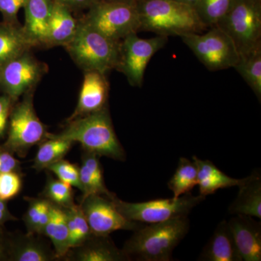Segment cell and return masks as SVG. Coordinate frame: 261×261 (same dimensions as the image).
Returning <instances> with one entry per match:
<instances>
[{
  "label": "cell",
  "mask_w": 261,
  "mask_h": 261,
  "mask_svg": "<svg viewBox=\"0 0 261 261\" xmlns=\"http://www.w3.org/2000/svg\"><path fill=\"white\" fill-rule=\"evenodd\" d=\"M15 102L6 94L0 95V139L4 137L8 129L10 112Z\"/></svg>",
  "instance_id": "cell-35"
},
{
  "label": "cell",
  "mask_w": 261,
  "mask_h": 261,
  "mask_svg": "<svg viewBox=\"0 0 261 261\" xmlns=\"http://www.w3.org/2000/svg\"><path fill=\"white\" fill-rule=\"evenodd\" d=\"M20 163L13 153L5 149L3 146L0 147V173L11 172L20 173Z\"/></svg>",
  "instance_id": "cell-36"
},
{
  "label": "cell",
  "mask_w": 261,
  "mask_h": 261,
  "mask_svg": "<svg viewBox=\"0 0 261 261\" xmlns=\"http://www.w3.org/2000/svg\"><path fill=\"white\" fill-rule=\"evenodd\" d=\"M79 142L85 152L124 161L126 152L118 140L108 106L97 112L68 121L61 133L55 135Z\"/></svg>",
  "instance_id": "cell-1"
},
{
  "label": "cell",
  "mask_w": 261,
  "mask_h": 261,
  "mask_svg": "<svg viewBox=\"0 0 261 261\" xmlns=\"http://www.w3.org/2000/svg\"><path fill=\"white\" fill-rule=\"evenodd\" d=\"M22 177L19 172L0 173V200L7 201L14 198L21 191Z\"/></svg>",
  "instance_id": "cell-33"
},
{
  "label": "cell",
  "mask_w": 261,
  "mask_h": 261,
  "mask_svg": "<svg viewBox=\"0 0 261 261\" xmlns=\"http://www.w3.org/2000/svg\"><path fill=\"white\" fill-rule=\"evenodd\" d=\"M53 0H25L24 32L34 47H47L48 25Z\"/></svg>",
  "instance_id": "cell-15"
},
{
  "label": "cell",
  "mask_w": 261,
  "mask_h": 261,
  "mask_svg": "<svg viewBox=\"0 0 261 261\" xmlns=\"http://www.w3.org/2000/svg\"><path fill=\"white\" fill-rule=\"evenodd\" d=\"M234 216L228 224L242 260L260 261V222L252 219V216Z\"/></svg>",
  "instance_id": "cell-14"
},
{
  "label": "cell",
  "mask_w": 261,
  "mask_h": 261,
  "mask_svg": "<svg viewBox=\"0 0 261 261\" xmlns=\"http://www.w3.org/2000/svg\"><path fill=\"white\" fill-rule=\"evenodd\" d=\"M48 171L54 173L58 179L71 185L72 187H76L81 190L80 167L62 159L58 162L53 163L48 167Z\"/></svg>",
  "instance_id": "cell-32"
},
{
  "label": "cell",
  "mask_w": 261,
  "mask_h": 261,
  "mask_svg": "<svg viewBox=\"0 0 261 261\" xmlns=\"http://www.w3.org/2000/svg\"><path fill=\"white\" fill-rule=\"evenodd\" d=\"M96 2H114V3H124L137 5L142 0H95Z\"/></svg>",
  "instance_id": "cell-40"
},
{
  "label": "cell",
  "mask_w": 261,
  "mask_h": 261,
  "mask_svg": "<svg viewBox=\"0 0 261 261\" xmlns=\"http://www.w3.org/2000/svg\"><path fill=\"white\" fill-rule=\"evenodd\" d=\"M112 200L116 208L126 219L149 224L188 216L192 209L205 200V197L194 196L190 192L178 198L158 199L142 202H125L116 195Z\"/></svg>",
  "instance_id": "cell-7"
},
{
  "label": "cell",
  "mask_w": 261,
  "mask_h": 261,
  "mask_svg": "<svg viewBox=\"0 0 261 261\" xmlns=\"http://www.w3.org/2000/svg\"><path fill=\"white\" fill-rule=\"evenodd\" d=\"M78 25L79 20L73 17L71 10L53 1L48 25L47 47H65L74 37Z\"/></svg>",
  "instance_id": "cell-19"
},
{
  "label": "cell",
  "mask_w": 261,
  "mask_h": 261,
  "mask_svg": "<svg viewBox=\"0 0 261 261\" xmlns=\"http://www.w3.org/2000/svg\"><path fill=\"white\" fill-rule=\"evenodd\" d=\"M57 258L54 250L35 234H20L10 239L8 260L51 261Z\"/></svg>",
  "instance_id": "cell-20"
},
{
  "label": "cell",
  "mask_w": 261,
  "mask_h": 261,
  "mask_svg": "<svg viewBox=\"0 0 261 261\" xmlns=\"http://www.w3.org/2000/svg\"><path fill=\"white\" fill-rule=\"evenodd\" d=\"M29 206L23 216L29 234L42 235L50 218L53 203L45 198H27Z\"/></svg>",
  "instance_id": "cell-27"
},
{
  "label": "cell",
  "mask_w": 261,
  "mask_h": 261,
  "mask_svg": "<svg viewBox=\"0 0 261 261\" xmlns=\"http://www.w3.org/2000/svg\"><path fill=\"white\" fill-rule=\"evenodd\" d=\"M188 216L143 224L127 240L123 250L128 258L142 261H169L173 250L190 231Z\"/></svg>",
  "instance_id": "cell-2"
},
{
  "label": "cell",
  "mask_w": 261,
  "mask_h": 261,
  "mask_svg": "<svg viewBox=\"0 0 261 261\" xmlns=\"http://www.w3.org/2000/svg\"><path fill=\"white\" fill-rule=\"evenodd\" d=\"M112 198L92 195L82 199L80 206L92 234L109 236L110 233L118 230L135 231L145 224L126 219L116 208Z\"/></svg>",
  "instance_id": "cell-12"
},
{
  "label": "cell",
  "mask_w": 261,
  "mask_h": 261,
  "mask_svg": "<svg viewBox=\"0 0 261 261\" xmlns=\"http://www.w3.org/2000/svg\"><path fill=\"white\" fill-rule=\"evenodd\" d=\"M44 198L50 201L54 205L67 208L74 205L73 187L68 184L61 181L58 178L51 176L48 178L46 186L43 192Z\"/></svg>",
  "instance_id": "cell-31"
},
{
  "label": "cell",
  "mask_w": 261,
  "mask_h": 261,
  "mask_svg": "<svg viewBox=\"0 0 261 261\" xmlns=\"http://www.w3.org/2000/svg\"><path fill=\"white\" fill-rule=\"evenodd\" d=\"M25 0H0V13L3 21L10 23H18V14L23 8Z\"/></svg>",
  "instance_id": "cell-34"
},
{
  "label": "cell",
  "mask_w": 261,
  "mask_h": 261,
  "mask_svg": "<svg viewBox=\"0 0 261 261\" xmlns=\"http://www.w3.org/2000/svg\"><path fill=\"white\" fill-rule=\"evenodd\" d=\"M17 220L13 215L11 214L7 206L6 202L0 200V226L10 221Z\"/></svg>",
  "instance_id": "cell-39"
},
{
  "label": "cell",
  "mask_w": 261,
  "mask_h": 261,
  "mask_svg": "<svg viewBox=\"0 0 261 261\" xmlns=\"http://www.w3.org/2000/svg\"><path fill=\"white\" fill-rule=\"evenodd\" d=\"M197 185V170L195 163L186 158H181L172 177L168 182V189L173 192V198H178L192 191Z\"/></svg>",
  "instance_id": "cell-28"
},
{
  "label": "cell",
  "mask_w": 261,
  "mask_h": 261,
  "mask_svg": "<svg viewBox=\"0 0 261 261\" xmlns=\"http://www.w3.org/2000/svg\"><path fill=\"white\" fill-rule=\"evenodd\" d=\"M239 187L235 200L228 207L232 215H245L261 219V175L254 171Z\"/></svg>",
  "instance_id": "cell-17"
},
{
  "label": "cell",
  "mask_w": 261,
  "mask_h": 261,
  "mask_svg": "<svg viewBox=\"0 0 261 261\" xmlns=\"http://www.w3.org/2000/svg\"><path fill=\"white\" fill-rule=\"evenodd\" d=\"M140 32L156 35L181 37L201 34L207 27L201 22L195 8L173 0H142L137 4Z\"/></svg>",
  "instance_id": "cell-3"
},
{
  "label": "cell",
  "mask_w": 261,
  "mask_h": 261,
  "mask_svg": "<svg viewBox=\"0 0 261 261\" xmlns=\"http://www.w3.org/2000/svg\"><path fill=\"white\" fill-rule=\"evenodd\" d=\"M233 68L243 77L260 102L261 47L245 56L240 57Z\"/></svg>",
  "instance_id": "cell-26"
},
{
  "label": "cell",
  "mask_w": 261,
  "mask_h": 261,
  "mask_svg": "<svg viewBox=\"0 0 261 261\" xmlns=\"http://www.w3.org/2000/svg\"><path fill=\"white\" fill-rule=\"evenodd\" d=\"M168 37L156 35L150 39H142L133 33L120 42L119 57L116 70L126 77L133 87L143 84L146 68L152 57L166 46Z\"/></svg>",
  "instance_id": "cell-10"
},
{
  "label": "cell",
  "mask_w": 261,
  "mask_h": 261,
  "mask_svg": "<svg viewBox=\"0 0 261 261\" xmlns=\"http://www.w3.org/2000/svg\"><path fill=\"white\" fill-rule=\"evenodd\" d=\"M53 243L57 258H63L70 250L69 233L66 214L63 207L53 204L50 218L44 227L43 234Z\"/></svg>",
  "instance_id": "cell-24"
},
{
  "label": "cell",
  "mask_w": 261,
  "mask_h": 261,
  "mask_svg": "<svg viewBox=\"0 0 261 261\" xmlns=\"http://www.w3.org/2000/svg\"><path fill=\"white\" fill-rule=\"evenodd\" d=\"M173 1L177 2V3L189 5V6L193 7L194 8L195 5L197 4L198 0H173Z\"/></svg>",
  "instance_id": "cell-41"
},
{
  "label": "cell",
  "mask_w": 261,
  "mask_h": 261,
  "mask_svg": "<svg viewBox=\"0 0 261 261\" xmlns=\"http://www.w3.org/2000/svg\"><path fill=\"white\" fill-rule=\"evenodd\" d=\"M216 25L233 41L240 57L261 47V0H236Z\"/></svg>",
  "instance_id": "cell-5"
},
{
  "label": "cell",
  "mask_w": 261,
  "mask_h": 261,
  "mask_svg": "<svg viewBox=\"0 0 261 261\" xmlns=\"http://www.w3.org/2000/svg\"><path fill=\"white\" fill-rule=\"evenodd\" d=\"M82 18L85 23L116 42L140 32L137 5L114 2H95Z\"/></svg>",
  "instance_id": "cell-8"
},
{
  "label": "cell",
  "mask_w": 261,
  "mask_h": 261,
  "mask_svg": "<svg viewBox=\"0 0 261 261\" xmlns=\"http://www.w3.org/2000/svg\"><path fill=\"white\" fill-rule=\"evenodd\" d=\"M34 47L23 25L3 21L0 23V68L10 60Z\"/></svg>",
  "instance_id": "cell-23"
},
{
  "label": "cell",
  "mask_w": 261,
  "mask_h": 261,
  "mask_svg": "<svg viewBox=\"0 0 261 261\" xmlns=\"http://www.w3.org/2000/svg\"><path fill=\"white\" fill-rule=\"evenodd\" d=\"M197 170V185L200 195L205 197L212 195L221 189L239 187L245 181V178H234L228 176L219 168L208 161L201 160L197 156H192Z\"/></svg>",
  "instance_id": "cell-21"
},
{
  "label": "cell",
  "mask_w": 261,
  "mask_h": 261,
  "mask_svg": "<svg viewBox=\"0 0 261 261\" xmlns=\"http://www.w3.org/2000/svg\"><path fill=\"white\" fill-rule=\"evenodd\" d=\"M236 0H198L194 7L197 16L207 29L214 27L231 10Z\"/></svg>",
  "instance_id": "cell-30"
},
{
  "label": "cell",
  "mask_w": 261,
  "mask_h": 261,
  "mask_svg": "<svg viewBox=\"0 0 261 261\" xmlns=\"http://www.w3.org/2000/svg\"><path fill=\"white\" fill-rule=\"evenodd\" d=\"M34 90L24 94L12 108L8 126V138L3 147L24 158L33 146L39 145L49 136L34 107Z\"/></svg>",
  "instance_id": "cell-6"
},
{
  "label": "cell",
  "mask_w": 261,
  "mask_h": 261,
  "mask_svg": "<svg viewBox=\"0 0 261 261\" xmlns=\"http://www.w3.org/2000/svg\"><path fill=\"white\" fill-rule=\"evenodd\" d=\"M198 260L243 261L235 245L228 221L224 220L219 223Z\"/></svg>",
  "instance_id": "cell-18"
},
{
  "label": "cell",
  "mask_w": 261,
  "mask_h": 261,
  "mask_svg": "<svg viewBox=\"0 0 261 261\" xmlns=\"http://www.w3.org/2000/svg\"><path fill=\"white\" fill-rule=\"evenodd\" d=\"M69 233V247H79L92 237V231L80 205L64 208Z\"/></svg>",
  "instance_id": "cell-29"
},
{
  "label": "cell",
  "mask_w": 261,
  "mask_h": 261,
  "mask_svg": "<svg viewBox=\"0 0 261 261\" xmlns=\"http://www.w3.org/2000/svg\"><path fill=\"white\" fill-rule=\"evenodd\" d=\"M99 159L97 154L84 151L80 167L81 191L83 193L82 198L92 195L106 196L112 198L116 195L110 192L106 186Z\"/></svg>",
  "instance_id": "cell-22"
},
{
  "label": "cell",
  "mask_w": 261,
  "mask_h": 261,
  "mask_svg": "<svg viewBox=\"0 0 261 261\" xmlns=\"http://www.w3.org/2000/svg\"><path fill=\"white\" fill-rule=\"evenodd\" d=\"M10 240L2 230L0 226V261L8 260Z\"/></svg>",
  "instance_id": "cell-38"
},
{
  "label": "cell",
  "mask_w": 261,
  "mask_h": 261,
  "mask_svg": "<svg viewBox=\"0 0 261 261\" xmlns=\"http://www.w3.org/2000/svg\"><path fill=\"white\" fill-rule=\"evenodd\" d=\"M73 142L49 134L47 139L39 144L32 168L39 172L47 170L53 163L64 159L69 152Z\"/></svg>",
  "instance_id": "cell-25"
},
{
  "label": "cell",
  "mask_w": 261,
  "mask_h": 261,
  "mask_svg": "<svg viewBox=\"0 0 261 261\" xmlns=\"http://www.w3.org/2000/svg\"><path fill=\"white\" fill-rule=\"evenodd\" d=\"M56 3L64 5L68 9L73 11L88 9L95 0H53Z\"/></svg>",
  "instance_id": "cell-37"
},
{
  "label": "cell",
  "mask_w": 261,
  "mask_h": 261,
  "mask_svg": "<svg viewBox=\"0 0 261 261\" xmlns=\"http://www.w3.org/2000/svg\"><path fill=\"white\" fill-rule=\"evenodd\" d=\"M109 84L107 76L98 71L84 72V81L74 112L68 121L100 111L108 106Z\"/></svg>",
  "instance_id": "cell-13"
},
{
  "label": "cell",
  "mask_w": 261,
  "mask_h": 261,
  "mask_svg": "<svg viewBox=\"0 0 261 261\" xmlns=\"http://www.w3.org/2000/svg\"><path fill=\"white\" fill-rule=\"evenodd\" d=\"M120 42L103 35L81 18L74 37L64 47L84 72L98 71L107 75L116 69Z\"/></svg>",
  "instance_id": "cell-4"
},
{
  "label": "cell",
  "mask_w": 261,
  "mask_h": 261,
  "mask_svg": "<svg viewBox=\"0 0 261 261\" xmlns=\"http://www.w3.org/2000/svg\"><path fill=\"white\" fill-rule=\"evenodd\" d=\"M180 37L211 71L233 68L238 63L240 56L233 41L218 25L211 27L205 34L192 33Z\"/></svg>",
  "instance_id": "cell-9"
},
{
  "label": "cell",
  "mask_w": 261,
  "mask_h": 261,
  "mask_svg": "<svg viewBox=\"0 0 261 261\" xmlns=\"http://www.w3.org/2000/svg\"><path fill=\"white\" fill-rule=\"evenodd\" d=\"M47 72V65L37 60L31 49L23 51L0 68V90L16 102L35 90Z\"/></svg>",
  "instance_id": "cell-11"
},
{
  "label": "cell",
  "mask_w": 261,
  "mask_h": 261,
  "mask_svg": "<svg viewBox=\"0 0 261 261\" xmlns=\"http://www.w3.org/2000/svg\"><path fill=\"white\" fill-rule=\"evenodd\" d=\"M66 258L76 261L129 260L123 250L115 245L108 236L92 235L87 241L75 248L70 249Z\"/></svg>",
  "instance_id": "cell-16"
}]
</instances>
